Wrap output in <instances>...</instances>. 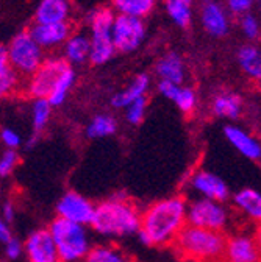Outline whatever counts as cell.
Here are the masks:
<instances>
[{
    "instance_id": "obj_1",
    "label": "cell",
    "mask_w": 261,
    "mask_h": 262,
    "mask_svg": "<svg viewBox=\"0 0 261 262\" xmlns=\"http://www.w3.org/2000/svg\"><path fill=\"white\" fill-rule=\"evenodd\" d=\"M188 202L182 195H172L149 205L141 211L138 229L139 242L147 247L172 245L186 226Z\"/></svg>"
},
{
    "instance_id": "obj_2",
    "label": "cell",
    "mask_w": 261,
    "mask_h": 262,
    "mask_svg": "<svg viewBox=\"0 0 261 262\" xmlns=\"http://www.w3.org/2000/svg\"><path fill=\"white\" fill-rule=\"evenodd\" d=\"M141 223V211L125 193H116L94 208L89 226L104 237H125L136 234Z\"/></svg>"
},
{
    "instance_id": "obj_3",
    "label": "cell",
    "mask_w": 261,
    "mask_h": 262,
    "mask_svg": "<svg viewBox=\"0 0 261 262\" xmlns=\"http://www.w3.org/2000/svg\"><path fill=\"white\" fill-rule=\"evenodd\" d=\"M225 241L222 231L186 225L174 241V247L191 262H220Z\"/></svg>"
},
{
    "instance_id": "obj_4",
    "label": "cell",
    "mask_w": 261,
    "mask_h": 262,
    "mask_svg": "<svg viewBox=\"0 0 261 262\" xmlns=\"http://www.w3.org/2000/svg\"><path fill=\"white\" fill-rule=\"evenodd\" d=\"M47 229L56 245L59 262H83L92 248L88 228L85 225L56 217Z\"/></svg>"
},
{
    "instance_id": "obj_5",
    "label": "cell",
    "mask_w": 261,
    "mask_h": 262,
    "mask_svg": "<svg viewBox=\"0 0 261 262\" xmlns=\"http://www.w3.org/2000/svg\"><path fill=\"white\" fill-rule=\"evenodd\" d=\"M114 13L108 8H99L89 16L91 39H89V59L94 64H104L114 55V44L111 38V28Z\"/></svg>"
},
{
    "instance_id": "obj_6",
    "label": "cell",
    "mask_w": 261,
    "mask_h": 262,
    "mask_svg": "<svg viewBox=\"0 0 261 262\" xmlns=\"http://www.w3.org/2000/svg\"><path fill=\"white\" fill-rule=\"evenodd\" d=\"M8 64L16 74L33 75L43 64V50L28 31L16 35L7 49Z\"/></svg>"
},
{
    "instance_id": "obj_7",
    "label": "cell",
    "mask_w": 261,
    "mask_h": 262,
    "mask_svg": "<svg viewBox=\"0 0 261 262\" xmlns=\"http://www.w3.org/2000/svg\"><path fill=\"white\" fill-rule=\"evenodd\" d=\"M227 223L228 212L224 203L208 199H197L188 205L186 225L224 233V228L227 226Z\"/></svg>"
},
{
    "instance_id": "obj_8",
    "label": "cell",
    "mask_w": 261,
    "mask_h": 262,
    "mask_svg": "<svg viewBox=\"0 0 261 262\" xmlns=\"http://www.w3.org/2000/svg\"><path fill=\"white\" fill-rule=\"evenodd\" d=\"M111 38H113L114 49L119 52L130 53L136 50L146 38L144 20L139 17L119 14L117 17H114L113 22Z\"/></svg>"
},
{
    "instance_id": "obj_9",
    "label": "cell",
    "mask_w": 261,
    "mask_h": 262,
    "mask_svg": "<svg viewBox=\"0 0 261 262\" xmlns=\"http://www.w3.org/2000/svg\"><path fill=\"white\" fill-rule=\"evenodd\" d=\"M68 68L69 66L68 62H64V59L55 58L44 61L38 71L33 75H30V81L27 86L28 94L33 98H47Z\"/></svg>"
},
{
    "instance_id": "obj_10",
    "label": "cell",
    "mask_w": 261,
    "mask_h": 262,
    "mask_svg": "<svg viewBox=\"0 0 261 262\" xmlns=\"http://www.w3.org/2000/svg\"><path fill=\"white\" fill-rule=\"evenodd\" d=\"M94 208L95 206L92 205V202L88 200L86 196L75 190H69L61 195V199L58 200L56 214L59 219L88 226L92 220Z\"/></svg>"
},
{
    "instance_id": "obj_11",
    "label": "cell",
    "mask_w": 261,
    "mask_h": 262,
    "mask_svg": "<svg viewBox=\"0 0 261 262\" xmlns=\"http://www.w3.org/2000/svg\"><path fill=\"white\" fill-rule=\"evenodd\" d=\"M24 254L28 262H59L56 245L47 228L28 234L24 242Z\"/></svg>"
},
{
    "instance_id": "obj_12",
    "label": "cell",
    "mask_w": 261,
    "mask_h": 262,
    "mask_svg": "<svg viewBox=\"0 0 261 262\" xmlns=\"http://www.w3.org/2000/svg\"><path fill=\"white\" fill-rule=\"evenodd\" d=\"M189 187L200 195V199L214 200L224 203L230 199V189L227 183L210 170H197L194 172L189 178Z\"/></svg>"
},
{
    "instance_id": "obj_13",
    "label": "cell",
    "mask_w": 261,
    "mask_h": 262,
    "mask_svg": "<svg viewBox=\"0 0 261 262\" xmlns=\"http://www.w3.org/2000/svg\"><path fill=\"white\" fill-rule=\"evenodd\" d=\"M222 262H261V253L253 236L235 234L227 237Z\"/></svg>"
},
{
    "instance_id": "obj_14",
    "label": "cell",
    "mask_w": 261,
    "mask_h": 262,
    "mask_svg": "<svg viewBox=\"0 0 261 262\" xmlns=\"http://www.w3.org/2000/svg\"><path fill=\"white\" fill-rule=\"evenodd\" d=\"M224 136L227 142L230 144L239 155L250 161H259L261 159V142L247 133L246 129L236 126V125H227L224 128Z\"/></svg>"
},
{
    "instance_id": "obj_15",
    "label": "cell",
    "mask_w": 261,
    "mask_h": 262,
    "mask_svg": "<svg viewBox=\"0 0 261 262\" xmlns=\"http://www.w3.org/2000/svg\"><path fill=\"white\" fill-rule=\"evenodd\" d=\"M30 36L43 47H56L66 42L71 36V25L68 22L61 24H35L30 28Z\"/></svg>"
},
{
    "instance_id": "obj_16",
    "label": "cell",
    "mask_w": 261,
    "mask_h": 262,
    "mask_svg": "<svg viewBox=\"0 0 261 262\" xmlns=\"http://www.w3.org/2000/svg\"><path fill=\"white\" fill-rule=\"evenodd\" d=\"M202 25L207 30L208 35L214 38L225 36L228 30H230V20H228V14L225 8L216 2V0H207L202 7Z\"/></svg>"
},
{
    "instance_id": "obj_17",
    "label": "cell",
    "mask_w": 261,
    "mask_h": 262,
    "mask_svg": "<svg viewBox=\"0 0 261 262\" xmlns=\"http://www.w3.org/2000/svg\"><path fill=\"white\" fill-rule=\"evenodd\" d=\"M158 91L163 97L171 100L185 114H191L197 108V95H195V92L191 88L159 80Z\"/></svg>"
},
{
    "instance_id": "obj_18",
    "label": "cell",
    "mask_w": 261,
    "mask_h": 262,
    "mask_svg": "<svg viewBox=\"0 0 261 262\" xmlns=\"http://www.w3.org/2000/svg\"><path fill=\"white\" fill-rule=\"evenodd\" d=\"M211 113L220 119H238L243 113V98L236 92L220 91L211 98Z\"/></svg>"
},
{
    "instance_id": "obj_19",
    "label": "cell",
    "mask_w": 261,
    "mask_h": 262,
    "mask_svg": "<svg viewBox=\"0 0 261 262\" xmlns=\"http://www.w3.org/2000/svg\"><path fill=\"white\" fill-rule=\"evenodd\" d=\"M71 14L69 0H41L36 8V24H61Z\"/></svg>"
},
{
    "instance_id": "obj_20",
    "label": "cell",
    "mask_w": 261,
    "mask_h": 262,
    "mask_svg": "<svg viewBox=\"0 0 261 262\" xmlns=\"http://www.w3.org/2000/svg\"><path fill=\"white\" fill-rule=\"evenodd\" d=\"M235 206L250 220L261 223V193L253 187H243L233 195Z\"/></svg>"
},
{
    "instance_id": "obj_21",
    "label": "cell",
    "mask_w": 261,
    "mask_h": 262,
    "mask_svg": "<svg viewBox=\"0 0 261 262\" xmlns=\"http://www.w3.org/2000/svg\"><path fill=\"white\" fill-rule=\"evenodd\" d=\"M156 74L161 81L182 84L185 80V64L180 55L171 52L163 56L156 64Z\"/></svg>"
},
{
    "instance_id": "obj_22",
    "label": "cell",
    "mask_w": 261,
    "mask_h": 262,
    "mask_svg": "<svg viewBox=\"0 0 261 262\" xmlns=\"http://www.w3.org/2000/svg\"><path fill=\"white\" fill-rule=\"evenodd\" d=\"M150 86V80L146 74H141L138 75L132 83H130L124 91L117 92L114 97H113V106L116 108H125L128 106L132 102L138 100L141 97H146V92Z\"/></svg>"
},
{
    "instance_id": "obj_23",
    "label": "cell",
    "mask_w": 261,
    "mask_h": 262,
    "mask_svg": "<svg viewBox=\"0 0 261 262\" xmlns=\"http://www.w3.org/2000/svg\"><path fill=\"white\" fill-rule=\"evenodd\" d=\"M238 64L243 72L250 77L252 80L261 81V50L252 44L239 47L238 53Z\"/></svg>"
},
{
    "instance_id": "obj_24",
    "label": "cell",
    "mask_w": 261,
    "mask_h": 262,
    "mask_svg": "<svg viewBox=\"0 0 261 262\" xmlns=\"http://www.w3.org/2000/svg\"><path fill=\"white\" fill-rule=\"evenodd\" d=\"M83 262H135L124 250L116 245L92 247Z\"/></svg>"
},
{
    "instance_id": "obj_25",
    "label": "cell",
    "mask_w": 261,
    "mask_h": 262,
    "mask_svg": "<svg viewBox=\"0 0 261 262\" xmlns=\"http://www.w3.org/2000/svg\"><path fill=\"white\" fill-rule=\"evenodd\" d=\"M111 2L119 14L143 19L152 13L156 0H111Z\"/></svg>"
},
{
    "instance_id": "obj_26",
    "label": "cell",
    "mask_w": 261,
    "mask_h": 262,
    "mask_svg": "<svg viewBox=\"0 0 261 262\" xmlns=\"http://www.w3.org/2000/svg\"><path fill=\"white\" fill-rule=\"evenodd\" d=\"M166 11L177 27L188 28L192 20V0H166Z\"/></svg>"
},
{
    "instance_id": "obj_27",
    "label": "cell",
    "mask_w": 261,
    "mask_h": 262,
    "mask_svg": "<svg viewBox=\"0 0 261 262\" xmlns=\"http://www.w3.org/2000/svg\"><path fill=\"white\" fill-rule=\"evenodd\" d=\"M116 129H117L116 119L110 114H101V116H95L86 126V136L89 139L108 138L116 133Z\"/></svg>"
},
{
    "instance_id": "obj_28",
    "label": "cell",
    "mask_w": 261,
    "mask_h": 262,
    "mask_svg": "<svg viewBox=\"0 0 261 262\" xmlns=\"http://www.w3.org/2000/svg\"><path fill=\"white\" fill-rule=\"evenodd\" d=\"M74 81H75V72L72 71V68H68L66 71H64V74L61 75L56 86L53 88V91L50 92V95L46 98L52 108L59 106V105L64 103V100L68 98V94H69Z\"/></svg>"
},
{
    "instance_id": "obj_29",
    "label": "cell",
    "mask_w": 261,
    "mask_h": 262,
    "mask_svg": "<svg viewBox=\"0 0 261 262\" xmlns=\"http://www.w3.org/2000/svg\"><path fill=\"white\" fill-rule=\"evenodd\" d=\"M64 53L71 62H83L89 58V38L85 35L69 36L64 47Z\"/></svg>"
},
{
    "instance_id": "obj_30",
    "label": "cell",
    "mask_w": 261,
    "mask_h": 262,
    "mask_svg": "<svg viewBox=\"0 0 261 262\" xmlns=\"http://www.w3.org/2000/svg\"><path fill=\"white\" fill-rule=\"evenodd\" d=\"M50 114H52V106L46 98H35L33 110H31V120H33V129L36 138L49 123Z\"/></svg>"
},
{
    "instance_id": "obj_31",
    "label": "cell",
    "mask_w": 261,
    "mask_h": 262,
    "mask_svg": "<svg viewBox=\"0 0 261 262\" xmlns=\"http://www.w3.org/2000/svg\"><path fill=\"white\" fill-rule=\"evenodd\" d=\"M125 110V119L128 123L132 125H139L146 116V110H147V100L146 97H141L138 100L132 102L128 106L124 108Z\"/></svg>"
},
{
    "instance_id": "obj_32",
    "label": "cell",
    "mask_w": 261,
    "mask_h": 262,
    "mask_svg": "<svg viewBox=\"0 0 261 262\" xmlns=\"http://www.w3.org/2000/svg\"><path fill=\"white\" fill-rule=\"evenodd\" d=\"M19 164V153L16 150H5L0 155V178L10 177Z\"/></svg>"
},
{
    "instance_id": "obj_33",
    "label": "cell",
    "mask_w": 261,
    "mask_h": 262,
    "mask_svg": "<svg viewBox=\"0 0 261 262\" xmlns=\"http://www.w3.org/2000/svg\"><path fill=\"white\" fill-rule=\"evenodd\" d=\"M16 86H17V74L11 68L0 71V97L11 94L16 89Z\"/></svg>"
},
{
    "instance_id": "obj_34",
    "label": "cell",
    "mask_w": 261,
    "mask_h": 262,
    "mask_svg": "<svg viewBox=\"0 0 261 262\" xmlns=\"http://www.w3.org/2000/svg\"><path fill=\"white\" fill-rule=\"evenodd\" d=\"M241 30H243V33L246 35L247 39H250V41L256 39L259 36V22H258V19L250 13L243 14L241 16Z\"/></svg>"
},
{
    "instance_id": "obj_35",
    "label": "cell",
    "mask_w": 261,
    "mask_h": 262,
    "mask_svg": "<svg viewBox=\"0 0 261 262\" xmlns=\"http://www.w3.org/2000/svg\"><path fill=\"white\" fill-rule=\"evenodd\" d=\"M0 139H2L4 145L8 148V150H16L17 147H21L22 144V138L17 131L11 129V128H5L2 129V133H0Z\"/></svg>"
},
{
    "instance_id": "obj_36",
    "label": "cell",
    "mask_w": 261,
    "mask_h": 262,
    "mask_svg": "<svg viewBox=\"0 0 261 262\" xmlns=\"http://www.w3.org/2000/svg\"><path fill=\"white\" fill-rule=\"evenodd\" d=\"M255 4V0H227V7L230 10V13L243 16L247 14Z\"/></svg>"
},
{
    "instance_id": "obj_37",
    "label": "cell",
    "mask_w": 261,
    "mask_h": 262,
    "mask_svg": "<svg viewBox=\"0 0 261 262\" xmlns=\"http://www.w3.org/2000/svg\"><path fill=\"white\" fill-rule=\"evenodd\" d=\"M5 254L8 259L11 260H16L19 259L22 254H24V244L16 239V237H11L7 244H5Z\"/></svg>"
},
{
    "instance_id": "obj_38",
    "label": "cell",
    "mask_w": 261,
    "mask_h": 262,
    "mask_svg": "<svg viewBox=\"0 0 261 262\" xmlns=\"http://www.w3.org/2000/svg\"><path fill=\"white\" fill-rule=\"evenodd\" d=\"M11 237H13V234L10 229V223H7L2 217H0V242L7 244Z\"/></svg>"
},
{
    "instance_id": "obj_39",
    "label": "cell",
    "mask_w": 261,
    "mask_h": 262,
    "mask_svg": "<svg viewBox=\"0 0 261 262\" xmlns=\"http://www.w3.org/2000/svg\"><path fill=\"white\" fill-rule=\"evenodd\" d=\"M14 215H16V209H14V205L7 202L4 206H2V219L7 222V223H11L14 220Z\"/></svg>"
},
{
    "instance_id": "obj_40",
    "label": "cell",
    "mask_w": 261,
    "mask_h": 262,
    "mask_svg": "<svg viewBox=\"0 0 261 262\" xmlns=\"http://www.w3.org/2000/svg\"><path fill=\"white\" fill-rule=\"evenodd\" d=\"M10 68L8 64V53H7V49L4 46H0V71H4Z\"/></svg>"
},
{
    "instance_id": "obj_41",
    "label": "cell",
    "mask_w": 261,
    "mask_h": 262,
    "mask_svg": "<svg viewBox=\"0 0 261 262\" xmlns=\"http://www.w3.org/2000/svg\"><path fill=\"white\" fill-rule=\"evenodd\" d=\"M253 237H255V242H256L258 250H259V253H261V223H258V226H256V229H255Z\"/></svg>"
}]
</instances>
